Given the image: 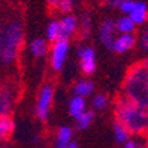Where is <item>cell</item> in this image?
<instances>
[{
    "mask_svg": "<svg viewBox=\"0 0 148 148\" xmlns=\"http://www.w3.org/2000/svg\"><path fill=\"white\" fill-rule=\"evenodd\" d=\"M115 116L131 135L148 134V108L139 107L124 96H120L115 106Z\"/></svg>",
    "mask_w": 148,
    "mask_h": 148,
    "instance_id": "1",
    "label": "cell"
},
{
    "mask_svg": "<svg viewBox=\"0 0 148 148\" xmlns=\"http://www.w3.org/2000/svg\"><path fill=\"white\" fill-rule=\"evenodd\" d=\"M121 96L139 107L148 108V71L143 63L134 64L125 73Z\"/></svg>",
    "mask_w": 148,
    "mask_h": 148,
    "instance_id": "2",
    "label": "cell"
},
{
    "mask_svg": "<svg viewBox=\"0 0 148 148\" xmlns=\"http://www.w3.org/2000/svg\"><path fill=\"white\" fill-rule=\"evenodd\" d=\"M24 39V28L20 19L10 21L0 28V63L10 66L17 59Z\"/></svg>",
    "mask_w": 148,
    "mask_h": 148,
    "instance_id": "3",
    "label": "cell"
},
{
    "mask_svg": "<svg viewBox=\"0 0 148 148\" xmlns=\"http://www.w3.org/2000/svg\"><path fill=\"white\" fill-rule=\"evenodd\" d=\"M52 103H53V87L51 84H44L39 91L36 107H35V112L39 120L45 121L48 119Z\"/></svg>",
    "mask_w": 148,
    "mask_h": 148,
    "instance_id": "4",
    "label": "cell"
},
{
    "mask_svg": "<svg viewBox=\"0 0 148 148\" xmlns=\"http://www.w3.org/2000/svg\"><path fill=\"white\" fill-rule=\"evenodd\" d=\"M68 52L69 41L66 39H62L52 44L51 52H49V62H51V67L55 71H62L68 58Z\"/></svg>",
    "mask_w": 148,
    "mask_h": 148,
    "instance_id": "5",
    "label": "cell"
},
{
    "mask_svg": "<svg viewBox=\"0 0 148 148\" xmlns=\"http://www.w3.org/2000/svg\"><path fill=\"white\" fill-rule=\"evenodd\" d=\"M16 99V90L12 84L0 86V116H10Z\"/></svg>",
    "mask_w": 148,
    "mask_h": 148,
    "instance_id": "6",
    "label": "cell"
},
{
    "mask_svg": "<svg viewBox=\"0 0 148 148\" xmlns=\"http://www.w3.org/2000/svg\"><path fill=\"white\" fill-rule=\"evenodd\" d=\"M77 56L80 60V68L86 75H91L96 69V53L92 47H82L77 48Z\"/></svg>",
    "mask_w": 148,
    "mask_h": 148,
    "instance_id": "7",
    "label": "cell"
},
{
    "mask_svg": "<svg viewBox=\"0 0 148 148\" xmlns=\"http://www.w3.org/2000/svg\"><path fill=\"white\" fill-rule=\"evenodd\" d=\"M116 23L111 19H107L104 20L100 25V29H99V38L100 41L103 43L107 48L112 49L114 48V44H115V40H116Z\"/></svg>",
    "mask_w": 148,
    "mask_h": 148,
    "instance_id": "8",
    "label": "cell"
},
{
    "mask_svg": "<svg viewBox=\"0 0 148 148\" xmlns=\"http://www.w3.org/2000/svg\"><path fill=\"white\" fill-rule=\"evenodd\" d=\"M135 44H136V36L134 34H121L115 40L112 51H115L116 53H124L134 48Z\"/></svg>",
    "mask_w": 148,
    "mask_h": 148,
    "instance_id": "9",
    "label": "cell"
},
{
    "mask_svg": "<svg viewBox=\"0 0 148 148\" xmlns=\"http://www.w3.org/2000/svg\"><path fill=\"white\" fill-rule=\"evenodd\" d=\"M87 100L86 97L82 96H72L68 101V112L72 117H75L76 120L82 116L83 114L87 112Z\"/></svg>",
    "mask_w": 148,
    "mask_h": 148,
    "instance_id": "10",
    "label": "cell"
},
{
    "mask_svg": "<svg viewBox=\"0 0 148 148\" xmlns=\"http://www.w3.org/2000/svg\"><path fill=\"white\" fill-rule=\"evenodd\" d=\"M60 25H62V31H63V39L68 40L71 36H73L77 29V19L72 15H66L64 17H62Z\"/></svg>",
    "mask_w": 148,
    "mask_h": 148,
    "instance_id": "11",
    "label": "cell"
},
{
    "mask_svg": "<svg viewBox=\"0 0 148 148\" xmlns=\"http://www.w3.org/2000/svg\"><path fill=\"white\" fill-rule=\"evenodd\" d=\"M73 138V130L68 125H63L59 128L58 134H56V147L58 148H66L68 147L72 141Z\"/></svg>",
    "mask_w": 148,
    "mask_h": 148,
    "instance_id": "12",
    "label": "cell"
},
{
    "mask_svg": "<svg viewBox=\"0 0 148 148\" xmlns=\"http://www.w3.org/2000/svg\"><path fill=\"white\" fill-rule=\"evenodd\" d=\"M128 16L131 17L134 23L136 25L138 24H143L148 17V7L144 1H136L135 8L132 10V12Z\"/></svg>",
    "mask_w": 148,
    "mask_h": 148,
    "instance_id": "13",
    "label": "cell"
},
{
    "mask_svg": "<svg viewBox=\"0 0 148 148\" xmlns=\"http://www.w3.org/2000/svg\"><path fill=\"white\" fill-rule=\"evenodd\" d=\"M93 90H95V84L91 80L82 79L75 84L73 87V93L76 96H82V97H88L90 95H92Z\"/></svg>",
    "mask_w": 148,
    "mask_h": 148,
    "instance_id": "14",
    "label": "cell"
},
{
    "mask_svg": "<svg viewBox=\"0 0 148 148\" xmlns=\"http://www.w3.org/2000/svg\"><path fill=\"white\" fill-rule=\"evenodd\" d=\"M47 41H51L52 44L56 43V41L62 40L63 39V31H62V25H60V21H51L48 25H47Z\"/></svg>",
    "mask_w": 148,
    "mask_h": 148,
    "instance_id": "15",
    "label": "cell"
},
{
    "mask_svg": "<svg viewBox=\"0 0 148 148\" xmlns=\"http://www.w3.org/2000/svg\"><path fill=\"white\" fill-rule=\"evenodd\" d=\"M135 27H136V24H135L134 20L128 15H124V16L119 17L116 21V29L120 35L121 34H134Z\"/></svg>",
    "mask_w": 148,
    "mask_h": 148,
    "instance_id": "16",
    "label": "cell"
},
{
    "mask_svg": "<svg viewBox=\"0 0 148 148\" xmlns=\"http://www.w3.org/2000/svg\"><path fill=\"white\" fill-rule=\"evenodd\" d=\"M31 52L35 58H43L48 52V43L41 38L35 39L31 43Z\"/></svg>",
    "mask_w": 148,
    "mask_h": 148,
    "instance_id": "17",
    "label": "cell"
},
{
    "mask_svg": "<svg viewBox=\"0 0 148 148\" xmlns=\"http://www.w3.org/2000/svg\"><path fill=\"white\" fill-rule=\"evenodd\" d=\"M15 124L10 116H0V140L7 139L14 132Z\"/></svg>",
    "mask_w": 148,
    "mask_h": 148,
    "instance_id": "18",
    "label": "cell"
},
{
    "mask_svg": "<svg viewBox=\"0 0 148 148\" xmlns=\"http://www.w3.org/2000/svg\"><path fill=\"white\" fill-rule=\"evenodd\" d=\"M114 135H115V140L117 143H127L130 140V136H131L130 131L117 120L114 124Z\"/></svg>",
    "mask_w": 148,
    "mask_h": 148,
    "instance_id": "19",
    "label": "cell"
},
{
    "mask_svg": "<svg viewBox=\"0 0 148 148\" xmlns=\"http://www.w3.org/2000/svg\"><path fill=\"white\" fill-rule=\"evenodd\" d=\"M91 104H92L93 110L103 111V110H106V108H107V106H108V97L106 96V95H103V93L95 95V96L92 97Z\"/></svg>",
    "mask_w": 148,
    "mask_h": 148,
    "instance_id": "20",
    "label": "cell"
},
{
    "mask_svg": "<svg viewBox=\"0 0 148 148\" xmlns=\"http://www.w3.org/2000/svg\"><path fill=\"white\" fill-rule=\"evenodd\" d=\"M93 117H95V115H93V111H87L86 114H83L82 116L77 119V127L80 128V130H87V128L91 125V123L93 121Z\"/></svg>",
    "mask_w": 148,
    "mask_h": 148,
    "instance_id": "21",
    "label": "cell"
},
{
    "mask_svg": "<svg viewBox=\"0 0 148 148\" xmlns=\"http://www.w3.org/2000/svg\"><path fill=\"white\" fill-rule=\"evenodd\" d=\"M91 17L88 14H84L82 17V38L87 39L91 34Z\"/></svg>",
    "mask_w": 148,
    "mask_h": 148,
    "instance_id": "22",
    "label": "cell"
},
{
    "mask_svg": "<svg viewBox=\"0 0 148 148\" xmlns=\"http://www.w3.org/2000/svg\"><path fill=\"white\" fill-rule=\"evenodd\" d=\"M135 4H136V1H134V0H123V3H121L119 10H120L124 15H130L132 12V10L135 8Z\"/></svg>",
    "mask_w": 148,
    "mask_h": 148,
    "instance_id": "23",
    "label": "cell"
},
{
    "mask_svg": "<svg viewBox=\"0 0 148 148\" xmlns=\"http://www.w3.org/2000/svg\"><path fill=\"white\" fill-rule=\"evenodd\" d=\"M73 7V1L72 0H62V3L59 5V11H62L64 14H68L69 11Z\"/></svg>",
    "mask_w": 148,
    "mask_h": 148,
    "instance_id": "24",
    "label": "cell"
},
{
    "mask_svg": "<svg viewBox=\"0 0 148 148\" xmlns=\"http://www.w3.org/2000/svg\"><path fill=\"white\" fill-rule=\"evenodd\" d=\"M140 47L143 51L148 52V27L145 28L140 36Z\"/></svg>",
    "mask_w": 148,
    "mask_h": 148,
    "instance_id": "25",
    "label": "cell"
},
{
    "mask_svg": "<svg viewBox=\"0 0 148 148\" xmlns=\"http://www.w3.org/2000/svg\"><path fill=\"white\" fill-rule=\"evenodd\" d=\"M124 148H140V145L134 140H128L127 143H124Z\"/></svg>",
    "mask_w": 148,
    "mask_h": 148,
    "instance_id": "26",
    "label": "cell"
},
{
    "mask_svg": "<svg viewBox=\"0 0 148 148\" xmlns=\"http://www.w3.org/2000/svg\"><path fill=\"white\" fill-rule=\"evenodd\" d=\"M47 3H48V5L52 7V8H59L60 3H62V0H47Z\"/></svg>",
    "mask_w": 148,
    "mask_h": 148,
    "instance_id": "27",
    "label": "cell"
},
{
    "mask_svg": "<svg viewBox=\"0 0 148 148\" xmlns=\"http://www.w3.org/2000/svg\"><path fill=\"white\" fill-rule=\"evenodd\" d=\"M121 3H123V0H110V4H111V7H116V8H120Z\"/></svg>",
    "mask_w": 148,
    "mask_h": 148,
    "instance_id": "28",
    "label": "cell"
},
{
    "mask_svg": "<svg viewBox=\"0 0 148 148\" xmlns=\"http://www.w3.org/2000/svg\"><path fill=\"white\" fill-rule=\"evenodd\" d=\"M143 66H144L145 68H147V71H148V56H147V58H145V60H144V62H143Z\"/></svg>",
    "mask_w": 148,
    "mask_h": 148,
    "instance_id": "29",
    "label": "cell"
},
{
    "mask_svg": "<svg viewBox=\"0 0 148 148\" xmlns=\"http://www.w3.org/2000/svg\"><path fill=\"white\" fill-rule=\"evenodd\" d=\"M32 140H34V143H38L39 141V135H34V139H32Z\"/></svg>",
    "mask_w": 148,
    "mask_h": 148,
    "instance_id": "30",
    "label": "cell"
},
{
    "mask_svg": "<svg viewBox=\"0 0 148 148\" xmlns=\"http://www.w3.org/2000/svg\"><path fill=\"white\" fill-rule=\"evenodd\" d=\"M66 148H77V145H76L75 143H71V144H69L68 147H66Z\"/></svg>",
    "mask_w": 148,
    "mask_h": 148,
    "instance_id": "31",
    "label": "cell"
},
{
    "mask_svg": "<svg viewBox=\"0 0 148 148\" xmlns=\"http://www.w3.org/2000/svg\"><path fill=\"white\" fill-rule=\"evenodd\" d=\"M3 148H8V147H3Z\"/></svg>",
    "mask_w": 148,
    "mask_h": 148,
    "instance_id": "32",
    "label": "cell"
}]
</instances>
